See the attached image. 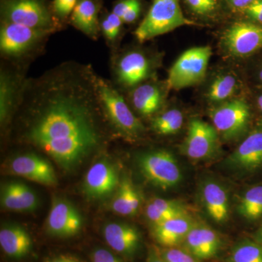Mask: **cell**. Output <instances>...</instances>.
Listing matches in <instances>:
<instances>
[{
  "instance_id": "obj_1",
  "label": "cell",
  "mask_w": 262,
  "mask_h": 262,
  "mask_svg": "<svg viewBox=\"0 0 262 262\" xmlns=\"http://www.w3.org/2000/svg\"><path fill=\"white\" fill-rule=\"evenodd\" d=\"M78 81L53 77L31 96L37 114L29 139L64 168L78 163L98 143L93 115L94 83L89 89Z\"/></svg>"
},
{
  "instance_id": "obj_2",
  "label": "cell",
  "mask_w": 262,
  "mask_h": 262,
  "mask_svg": "<svg viewBox=\"0 0 262 262\" xmlns=\"http://www.w3.org/2000/svg\"><path fill=\"white\" fill-rule=\"evenodd\" d=\"M195 25L184 16L179 0H154L145 18L136 29L135 35L143 42L179 27Z\"/></svg>"
},
{
  "instance_id": "obj_3",
  "label": "cell",
  "mask_w": 262,
  "mask_h": 262,
  "mask_svg": "<svg viewBox=\"0 0 262 262\" xmlns=\"http://www.w3.org/2000/svg\"><path fill=\"white\" fill-rule=\"evenodd\" d=\"M94 83L98 101L114 126L129 137H136L141 134L144 126L121 95L103 79L94 77Z\"/></svg>"
},
{
  "instance_id": "obj_4",
  "label": "cell",
  "mask_w": 262,
  "mask_h": 262,
  "mask_svg": "<svg viewBox=\"0 0 262 262\" xmlns=\"http://www.w3.org/2000/svg\"><path fill=\"white\" fill-rule=\"evenodd\" d=\"M211 54L209 46L192 48L184 52L169 70V89L179 91L204 80Z\"/></svg>"
},
{
  "instance_id": "obj_5",
  "label": "cell",
  "mask_w": 262,
  "mask_h": 262,
  "mask_svg": "<svg viewBox=\"0 0 262 262\" xmlns=\"http://www.w3.org/2000/svg\"><path fill=\"white\" fill-rule=\"evenodd\" d=\"M139 166L146 180L160 189H172L182 182L183 176L178 161L166 150L144 153L139 157Z\"/></svg>"
},
{
  "instance_id": "obj_6",
  "label": "cell",
  "mask_w": 262,
  "mask_h": 262,
  "mask_svg": "<svg viewBox=\"0 0 262 262\" xmlns=\"http://www.w3.org/2000/svg\"><path fill=\"white\" fill-rule=\"evenodd\" d=\"M209 115L219 135L226 141H232L246 130L251 113L246 101L234 99L213 106Z\"/></svg>"
},
{
  "instance_id": "obj_7",
  "label": "cell",
  "mask_w": 262,
  "mask_h": 262,
  "mask_svg": "<svg viewBox=\"0 0 262 262\" xmlns=\"http://www.w3.org/2000/svg\"><path fill=\"white\" fill-rule=\"evenodd\" d=\"M219 136L214 126L200 119H193L189 122L187 136L180 145L181 152L194 160L214 158L220 151Z\"/></svg>"
},
{
  "instance_id": "obj_8",
  "label": "cell",
  "mask_w": 262,
  "mask_h": 262,
  "mask_svg": "<svg viewBox=\"0 0 262 262\" xmlns=\"http://www.w3.org/2000/svg\"><path fill=\"white\" fill-rule=\"evenodd\" d=\"M4 15L7 22L30 28L48 31L52 25L51 14L39 0H8Z\"/></svg>"
},
{
  "instance_id": "obj_9",
  "label": "cell",
  "mask_w": 262,
  "mask_h": 262,
  "mask_svg": "<svg viewBox=\"0 0 262 262\" xmlns=\"http://www.w3.org/2000/svg\"><path fill=\"white\" fill-rule=\"evenodd\" d=\"M222 42L233 56H248L262 47V27L249 22H236L224 33Z\"/></svg>"
},
{
  "instance_id": "obj_10",
  "label": "cell",
  "mask_w": 262,
  "mask_h": 262,
  "mask_svg": "<svg viewBox=\"0 0 262 262\" xmlns=\"http://www.w3.org/2000/svg\"><path fill=\"white\" fill-rule=\"evenodd\" d=\"M182 246L203 261L216 258L223 251L225 241L215 229L196 222Z\"/></svg>"
},
{
  "instance_id": "obj_11",
  "label": "cell",
  "mask_w": 262,
  "mask_h": 262,
  "mask_svg": "<svg viewBox=\"0 0 262 262\" xmlns=\"http://www.w3.org/2000/svg\"><path fill=\"white\" fill-rule=\"evenodd\" d=\"M82 216L70 201L55 198L46 221L48 233L60 237L75 235L82 228Z\"/></svg>"
},
{
  "instance_id": "obj_12",
  "label": "cell",
  "mask_w": 262,
  "mask_h": 262,
  "mask_svg": "<svg viewBox=\"0 0 262 262\" xmlns=\"http://www.w3.org/2000/svg\"><path fill=\"white\" fill-rule=\"evenodd\" d=\"M48 32V30L5 22L0 32L1 51L8 56H18L35 46Z\"/></svg>"
},
{
  "instance_id": "obj_13",
  "label": "cell",
  "mask_w": 262,
  "mask_h": 262,
  "mask_svg": "<svg viewBox=\"0 0 262 262\" xmlns=\"http://www.w3.org/2000/svg\"><path fill=\"white\" fill-rule=\"evenodd\" d=\"M226 165L233 170L251 173L262 168V130L249 134L227 158Z\"/></svg>"
},
{
  "instance_id": "obj_14",
  "label": "cell",
  "mask_w": 262,
  "mask_h": 262,
  "mask_svg": "<svg viewBox=\"0 0 262 262\" xmlns=\"http://www.w3.org/2000/svg\"><path fill=\"white\" fill-rule=\"evenodd\" d=\"M12 173L46 186L57 184L56 173L49 162L34 154H25L12 160L10 163Z\"/></svg>"
},
{
  "instance_id": "obj_15",
  "label": "cell",
  "mask_w": 262,
  "mask_h": 262,
  "mask_svg": "<svg viewBox=\"0 0 262 262\" xmlns=\"http://www.w3.org/2000/svg\"><path fill=\"white\" fill-rule=\"evenodd\" d=\"M120 184L116 169L105 160L94 164L86 173L84 191L89 198H106L111 194Z\"/></svg>"
},
{
  "instance_id": "obj_16",
  "label": "cell",
  "mask_w": 262,
  "mask_h": 262,
  "mask_svg": "<svg viewBox=\"0 0 262 262\" xmlns=\"http://www.w3.org/2000/svg\"><path fill=\"white\" fill-rule=\"evenodd\" d=\"M200 199L207 215L218 225L229 220L230 203L228 192L220 183L207 180L200 188Z\"/></svg>"
},
{
  "instance_id": "obj_17",
  "label": "cell",
  "mask_w": 262,
  "mask_h": 262,
  "mask_svg": "<svg viewBox=\"0 0 262 262\" xmlns=\"http://www.w3.org/2000/svg\"><path fill=\"white\" fill-rule=\"evenodd\" d=\"M105 241L115 252L132 258L141 247V237L134 226L125 223H110L103 229Z\"/></svg>"
},
{
  "instance_id": "obj_18",
  "label": "cell",
  "mask_w": 262,
  "mask_h": 262,
  "mask_svg": "<svg viewBox=\"0 0 262 262\" xmlns=\"http://www.w3.org/2000/svg\"><path fill=\"white\" fill-rule=\"evenodd\" d=\"M151 63L149 58L139 51L129 52L117 62V80L125 87H134L149 77Z\"/></svg>"
},
{
  "instance_id": "obj_19",
  "label": "cell",
  "mask_w": 262,
  "mask_h": 262,
  "mask_svg": "<svg viewBox=\"0 0 262 262\" xmlns=\"http://www.w3.org/2000/svg\"><path fill=\"white\" fill-rule=\"evenodd\" d=\"M195 223L189 214L180 215L153 225L151 234L162 248L182 246Z\"/></svg>"
},
{
  "instance_id": "obj_20",
  "label": "cell",
  "mask_w": 262,
  "mask_h": 262,
  "mask_svg": "<svg viewBox=\"0 0 262 262\" xmlns=\"http://www.w3.org/2000/svg\"><path fill=\"white\" fill-rule=\"evenodd\" d=\"M1 204L9 211L29 212L37 209L39 200L29 186L21 182H11L2 186Z\"/></svg>"
},
{
  "instance_id": "obj_21",
  "label": "cell",
  "mask_w": 262,
  "mask_h": 262,
  "mask_svg": "<svg viewBox=\"0 0 262 262\" xmlns=\"http://www.w3.org/2000/svg\"><path fill=\"white\" fill-rule=\"evenodd\" d=\"M0 246L7 256L20 259L30 252L32 241L28 232L21 227L9 225L0 230Z\"/></svg>"
},
{
  "instance_id": "obj_22",
  "label": "cell",
  "mask_w": 262,
  "mask_h": 262,
  "mask_svg": "<svg viewBox=\"0 0 262 262\" xmlns=\"http://www.w3.org/2000/svg\"><path fill=\"white\" fill-rule=\"evenodd\" d=\"M131 101L136 111L143 116L154 115L163 106L164 96L158 86L143 84L134 89Z\"/></svg>"
},
{
  "instance_id": "obj_23",
  "label": "cell",
  "mask_w": 262,
  "mask_h": 262,
  "mask_svg": "<svg viewBox=\"0 0 262 262\" xmlns=\"http://www.w3.org/2000/svg\"><path fill=\"white\" fill-rule=\"evenodd\" d=\"M140 206L139 192L130 179L124 177L112 202V209L117 214L132 215L137 213Z\"/></svg>"
},
{
  "instance_id": "obj_24",
  "label": "cell",
  "mask_w": 262,
  "mask_h": 262,
  "mask_svg": "<svg viewBox=\"0 0 262 262\" xmlns=\"http://www.w3.org/2000/svg\"><path fill=\"white\" fill-rule=\"evenodd\" d=\"M189 214L185 205L176 200L155 198L146 207V215L151 225H155L165 221Z\"/></svg>"
},
{
  "instance_id": "obj_25",
  "label": "cell",
  "mask_w": 262,
  "mask_h": 262,
  "mask_svg": "<svg viewBox=\"0 0 262 262\" xmlns=\"http://www.w3.org/2000/svg\"><path fill=\"white\" fill-rule=\"evenodd\" d=\"M72 20L84 34L91 37L97 34V8L93 0H80L72 12Z\"/></svg>"
},
{
  "instance_id": "obj_26",
  "label": "cell",
  "mask_w": 262,
  "mask_h": 262,
  "mask_svg": "<svg viewBox=\"0 0 262 262\" xmlns=\"http://www.w3.org/2000/svg\"><path fill=\"white\" fill-rule=\"evenodd\" d=\"M237 211L243 218L248 221L262 218V184L248 188L243 193Z\"/></svg>"
},
{
  "instance_id": "obj_27",
  "label": "cell",
  "mask_w": 262,
  "mask_h": 262,
  "mask_svg": "<svg viewBox=\"0 0 262 262\" xmlns=\"http://www.w3.org/2000/svg\"><path fill=\"white\" fill-rule=\"evenodd\" d=\"M226 262H262V244L252 237L239 239L229 250Z\"/></svg>"
},
{
  "instance_id": "obj_28",
  "label": "cell",
  "mask_w": 262,
  "mask_h": 262,
  "mask_svg": "<svg viewBox=\"0 0 262 262\" xmlns=\"http://www.w3.org/2000/svg\"><path fill=\"white\" fill-rule=\"evenodd\" d=\"M238 88L237 78L231 74H225L215 77L207 92L208 101L222 103L232 97Z\"/></svg>"
},
{
  "instance_id": "obj_29",
  "label": "cell",
  "mask_w": 262,
  "mask_h": 262,
  "mask_svg": "<svg viewBox=\"0 0 262 262\" xmlns=\"http://www.w3.org/2000/svg\"><path fill=\"white\" fill-rule=\"evenodd\" d=\"M184 116L177 108H171L155 117L151 122L153 130L162 136H170L177 134L182 129Z\"/></svg>"
},
{
  "instance_id": "obj_30",
  "label": "cell",
  "mask_w": 262,
  "mask_h": 262,
  "mask_svg": "<svg viewBox=\"0 0 262 262\" xmlns=\"http://www.w3.org/2000/svg\"><path fill=\"white\" fill-rule=\"evenodd\" d=\"M15 84L9 76L3 74L0 81V117L5 121L15 99Z\"/></svg>"
},
{
  "instance_id": "obj_31",
  "label": "cell",
  "mask_w": 262,
  "mask_h": 262,
  "mask_svg": "<svg viewBox=\"0 0 262 262\" xmlns=\"http://www.w3.org/2000/svg\"><path fill=\"white\" fill-rule=\"evenodd\" d=\"M164 259L166 262H203L182 246L160 248Z\"/></svg>"
},
{
  "instance_id": "obj_32",
  "label": "cell",
  "mask_w": 262,
  "mask_h": 262,
  "mask_svg": "<svg viewBox=\"0 0 262 262\" xmlns=\"http://www.w3.org/2000/svg\"><path fill=\"white\" fill-rule=\"evenodd\" d=\"M193 13L201 16H208L216 11L219 0H185Z\"/></svg>"
},
{
  "instance_id": "obj_33",
  "label": "cell",
  "mask_w": 262,
  "mask_h": 262,
  "mask_svg": "<svg viewBox=\"0 0 262 262\" xmlns=\"http://www.w3.org/2000/svg\"><path fill=\"white\" fill-rule=\"evenodd\" d=\"M123 21L114 13L108 14L103 20L102 29L103 34L108 40L113 41L118 36Z\"/></svg>"
},
{
  "instance_id": "obj_34",
  "label": "cell",
  "mask_w": 262,
  "mask_h": 262,
  "mask_svg": "<svg viewBox=\"0 0 262 262\" xmlns=\"http://www.w3.org/2000/svg\"><path fill=\"white\" fill-rule=\"evenodd\" d=\"M77 3V0H54L53 6L60 16L65 17L73 12Z\"/></svg>"
},
{
  "instance_id": "obj_35",
  "label": "cell",
  "mask_w": 262,
  "mask_h": 262,
  "mask_svg": "<svg viewBox=\"0 0 262 262\" xmlns=\"http://www.w3.org/2000/svg\"><path fill=\"white\" fill-rule=\"evenodd\" d=\"M92 262H122L111 251L105 248H96L91 256Z\"/></svg>"
},
{
  "instance_id": "obj_36",
  "label": "cell",
  "mask_w": 262,
  "mask_h": 262,
  "mask_svg": "<svg viewBox=\"0 0 262 262\" xmlns=\"http://www.w3.org/2000/svg\"><path fill=\"white\" fill-rule=\"evenodd\" d=\"M244 11L253 20L262 23V0H253Z\"/></svg>"
},
{
  "instance_id": "obj_37",
  "label": "cell",
  "mask_w": 262,
  "mask_h": 262,
  "mask_svg": "<svg viewBox=\"0 0 262 262\" xmlns=\"http://www.w3.org/2000/svg\"><path fill=\"white\" fill-rule=\"evenodd\" d=\"M141 12V5L139 0L127 10L125 14L122 18L123 23H132L135 21L136 18L139 17Z\"/></svg>"
},
{
  "instance_id": "obj_38",
  "label": "cell",
  "mask_w": 262,
  "mask_h": 262,
  "mask_svg": "<svg viewBox=\"0 0 262 262\" xmlns=\"http://www.w3.org/2000/svg\"><path fill=\"white\" fill-rule=\"evenodd\" d=\"M138 0H122L120 3H117L114 8L113 13L116 14L117 16L122 19L125 13L130 9Z\"/></svg>"
},
{
  "instance_id": "obj_39",
  "label": "cell",
  "mask_w": 262,
  "mask_h": 262,
  "mask_svg": "<svg viewBox=\"0 0 262 262\" xmlns=\"http://www.w3.org/2000/svg\"><path fill=\"white\" fill-rule=\"evenodd\" d=\"M146 262H166L162 255L160 248L157 246H151L148 251Z\"/></svg>"
},
{
  "instance_id": "obj_40",
  "label": "cell",
  "mask_w": 262,
  "mask_h": 262,
  "mask_svg": "<svg viewBox=\"0 0 262 262\" xmlns=\"http://www.w3.org/2000/svg\"><path fill=\"white\" fill-rule=\"evenodd\" d=\"M253 0H228L229 4L237 9H245Z\"/></svg>"
},
{
  "instance_id": "obj_41",
  "label": "cell",
  "mask_w": 262,
  "mask_h": 262,
  "mask_svg": "<svg viewBox=\"0 0 262 262\" xmlns=\"http://www.w3.org/2000/svg\"><path fill=\"white\" fill-rule=\"evenodd\" d=\"M46 262H78L77 260H75V258L72 257H70V256H56V257H54L53 258H51V259L48 260V261Z\"/></svg>"
},
{
  "instance_id": "obj_42",
  "label": "cell",
  "mask_w": 262,
  "mask_h": 262,
  "mask_svg": "<svg viewBox=\"0 0 262 262\" xmlns=\"http://www.w3.org/2000/svg\"><path fill=\"white\" fill-rule=\"evenodd\" d=\"M252 238L254 239L255 241L260 243L262 244V224L261 226L257 229V230L253 233L252 235Z\"/></svg>"
},
{
  "instance_id": "obj_43",
  "label": "cell",
  "mask_w": 262,
  "mask_h": 262,
  "mask_svg": "<svg viewBox=\"0 0 262 262\" xmlns=\"http://www.w3.org/2000/svg\"><path fill=\"white\" fill-rule=\"evenodd\" d=\"M257 103L258 108H259L260 111H261V113H262V95H261L260 96H258Z\"/></svg>"
},
{
  "instance_id": "obj_44",
  "label": "cell",
  "mask_w": 262,
  "mask_h": 262,
  "mask_svg": "<svg viewBox=\"0 0 262 262\" xmlns=\"http://www.w3.org/2000/svg\"><path fill=\"white\" fill-rule=\"evenodd\" d=\"M258 77H259L260 80L262 81V67L261 70H260L259 75H258Z\"/></svg>"
}]
</instances>
